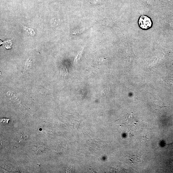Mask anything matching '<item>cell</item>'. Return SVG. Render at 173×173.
<instances>
[{"label":"cell","mask_w":173,"mask_h":173,"mask_svg":"<svg viewBox=\"0 0 173 173\" xmlns=\"http://www.w3.org/2000/svg\"><path fill=\"white\" fill-rule=\"evenodd\" d=\"M100 24L104 26H111L112 24L111 20L108 18H104L101 20Z\"/></svg>","instance_id":"cell-2"},{"label":"cell","mask_w":173,"mask_h":173,"mask_svg":"<svg viewBox=\"0 0 173 173\" xmlns=\"http://www.w3.org/2000/svg\"><path fill=\"white\" fill-rule=\"evenodd\" d=\"M170 145L172 147H173V143L170 144Z\"/></svg>","instance_id":"cell-7"},{"label":"cell","mask_w":173,"mask_h":173,"mask_svg":"<svg viewBox=\"0 0 173 173\" xmlns=\"http://www.w3.org/2000/svg\"><path fill=\"white\" fill-rule=\"evenodd\" d=\"M138 24L142 29L147 30L151 27L152 22L149 17L145 15H142L140 17Z\"/></svg>","instance_id":"cell-1"},{"label":"cell","mask_w":173,"mask_h":173,"mask_svg":"<svg viewBox=\"0 0 173 173\" xmlns=\"http://www.w3.org/2000/svg\"><path fill=\"white\" fill-rule=\"evenodd\" d=\"M2 44H3L4 46L6 49H10L12 45V41L11 40H8L2 43Z\"/></svg>","instance_id":"cell-4"},{"label":"cell","mask_w":173,"mask_h":173,"mask_svg":"<svg viewBox=\"0 0 173 173\" xmlns=\"http://www.w3.org/2000/svg\"><path fill=\"white\" fill-rule=\"evenodd\" d=\"M83 50L82 51H81L80 52H79V53H78V55H77L75 59V62H77L81 57L82 54H83Z\"/></svg>","instance_id":"cell-5"},{"label":"cell","mask_w":173,"mask_h":173,"mask_svg":"<svg viewBox=\"0 0 173 173\" xmlns=\"http://www.w3.org/2000/svg\"><path fill=\"white\" fill-rule=\"evenodd\" d=\"M24 30L30 35L32 36H34L35 35V33L34 29L32 28H28L25 26H24Z\"/></svg>","instance_id":"cell-3"},{"label":"cell","mask_w":173,"mask_h":173,"mask_svg":"<svg viewBox=\"0 0 173 173\" xmlns=\"http://www.w3.org/2000/svg\"><path fill=\"white\" fill-rule=\"evenodd\" d=\"M9 119L6 118L2 119L1 120V122H3L6 123H8V121H9Z\"/></svg>","instance_id":"cell-6"}]
</instances>
